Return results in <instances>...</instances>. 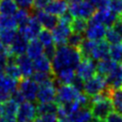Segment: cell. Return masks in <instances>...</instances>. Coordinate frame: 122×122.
I'll use <instances>...</instances> for the list:
<instances>
[{
    "instance_id": "obj_2",
    "label": "cell",
    "mask_w": 122,
    "mask_h": 122,
    "mask_svg": "<svg viewBox=\"0 0 122 122\" xmlns=\"http://www.w3.org/2000/svg\"><path fill=\"white\" fill-rule=\"evenodd\" d=\"M90 110L93 119L96 122L106 121V118L113 110L112 102L111 100L108 88L103 93L92 98Z\"/></svg>"
},
{
    "instance_id": "obj_15",
    "label": "cell",
    "mask_w": 122,
    "mask_h": 122,
    "mask_svg": "<svg viewBox=\"0 0 122 122\" xmlns=\"http://www.w3.org/2000/svg\"><path fill=\"white\" fill-rule=\"evenodd\" d=\"M106 26L102 24H94V25H89L87 28L85 33V37L88 40L92 41H99L102 40L105 37L106 33Z\"/></svg>"
},
{
    "instance_id": "obj_31",
    "label": "cell",
    "mask_w": 122,
    "mask_h": 122,
    "mask_svg": "<svg viewBox=\"0 0 122 122\" xmlns=\"http://www.w3.org/2000/svg\"><path fill=\"white\" fill-rule=\"evenodd\" d=\"M17 22L13 15L0 14V30H16Z\"/></svg>"
},
{
    "instance_id": "obj_10",
    "label": "cell",
    "mask_w": 122,
    "mask_h": 122,
    "mask_svg": "<svg viewBox=\"0 0 122 122\" xmlns=\"http://www.w3.org/2000/svg\"><path fill=\"white\" fill-rule=\"evenodd\" d=\"M28 41L29 40L25 36L17 32L11 45L6 49L7 54L9 56H15V57L25 54V52H27V49L29 45Z\"/></svg>"
},
{
    "instance_id": "obj_23",
    "label": "cell",
    "mask_w": 122,
    "mask_h": 122,
    "mask_svg": "<svg viewBox=\"0 0 122 122\" xmlns=\"http://www.w3.org/2000/svg\"><path fill=\"white\" fill-rule=\"evenodd\" d=\"M59 104L56 101L49 103H39L36 105V113L38 115L44 114H56L58 113Z\"/></svg>"
},
{
    "instance_id": "obj_50",
    "label": "cell",
    "mask_w": 122,
    "mask_h": 122,
    "mask_svg": "<svg viewBox=\"0 0 122 122\" xmlns=\"http://www.w3.org/2000/svg\"><path fill=\"white\" fill-rule=\"evenodd\" d=\"M112 28L122 36V18H121L120 16L117 17V19H116V21L114 22Z\"/></svg>"
},
{
    "instance_id": "obj_54",
    "label": "cell",
    "mask_w": 122,
    "mask_h": 122,
    "mask_svg": "<svg viewBox=\"0 0 122 122\" xmlns=\"http://www.w3.org/2000/svg\"><path fill=\"white\" fill-rule=\"evenodd\" d=\"M78 1H80V0H67V2H69L70 4H72V3H76V2H78Z\"/></svg>"
},
{
    "instance_id": "obj_55",
    "label": "cell",
    "mask_w": 122,
    "mask_h": 122,
    "mask_svg": "<svg viewBox=\"0 0 122 122\" xmlns=\"http://www.w3.org/2000/svg\"><path fill=\"white\" fill-rule=\"evenodd\" d=\"M118 16H120V17H121V18H122V13H121V14H120V15H118Z\"/></svg>"
},
{
    "instance_id": "obj_20",
    "label": "cell",
    "mask_w": 122,
    "mask_h": 122,
    "mask_svg": "<svg viewBox=\"0 0 122 122\" xmlns=\"http://www.w3.org/2000/svg\"><path fill=\"white\" fill-rule=\"evenodd\" d=\"M68 118L71 122H96L91 113L90 108L85 107H81Z\"/></svg>"
},
{
    "instance_id": "obj_7",
    "label": "cell",
    "mask_w": 122,
    "mask_h": 122,
    "mask_svg": "<svg viewBox=\"0 0 122 122\" xmlns=\"http://www.w3.org/2000/svg\"><path fill=\"white\" fill-rule=\"evenodd\" d=\"M18 90L22 92L24 98L29 102L36 101L38 85L35 81L30 78H23L18 82Z\"/></svg>"
},
{
    "instance_id": "obj_25",
    "label": "cell",
    "mask_w": 122,
    "mask_h": 122,
    "mask_svg": "<svg viewBox=\"0 0 122 122\" xmlns=\"http://www.w3.org/2000/svg\"><path fill=\"white\" fill-rule=\"evenodd\" d=\"M33 68L36 71H44V72H53L51 60L44 54L40 55L33 61Z\"/></svg>"
},
{
    "instance_id": "obj_1",
    "label": "cell",
    "mask_w": 122,
    "mask_h": 122,
    "mask_svg": "<svg viewBox=\"0 0 122 122\" xmlns=\"http://www.w3.org/2000/svg\"><path fill=\"white\" fill-rule=\"evenodd\" d=\"M81 60L82 57L78 49L70 47L68 45L57 47L56 53L51 60L52 71L55 74L65 69L76 70Z\"/></svg>"
},
{
    "instance_id": "obj_28",
    "label": "cell",
    "mask_w": 122,
    "mask_h": 122,
    "mask_svg": "<svg viewBox=\"0 0 122 122\" xmlns=\"http://www.w3.org/2000/svg\"><path fill=\"white\" fill-rule=\"evenodd\" d=\"M75 75H76L75 70H72V69H65L55 73L56 80L60 84H70V85L71 84Z\"/></svg>"
},
{
    "instance_id": "obj_32",
    "label": "cell",
    "mask_w": 122,
    "mask_h": 122,
    "mask_svg": "<svg viewBox=\"0 0 122 122\" xmlns=\"http://www.w3.org/2000/svg\"><path fill=\"white\" fill-rule=\"evenodd\" d=\"M88 27H89V21L87 19L79 18V17H74L71 24V31L75 32V33L85 32Z\"/></svg>"
},
{
    "instance_id": "obj_30",
    "label": "cell",
    "mask_w": 122,
    "mask_h": 122,
    "mask_svg": "<svg viewBox=\"0 0 122 122\" xmlns=\"http://www.w3.org/2000/svg\"><path fill=\"white\" fill-rule=\"evenodd\" d=\"M95 43H96V41H92V40H88V39L83 40L80 47L78 48V51L81 54L82 59L92 58V50L95 46Z\"/></svg>"
},
{
    "instance_id": "obj_27",
    "label": "cell",
    "mask_w": 122,
    "mask_h": 122,
    "mask_svg": "<svg viewBox=\"0 0 122 122\" xmlns=\"http://www.w3.org/2000/svg\"><path fill=\"white\" fill-rule=\"evenodd\" d=\"M33 81L37 84L43 85L48 83H53L55 81V74L53 72H44V71H35L30 76Z\"/></svg>"
},
{
    "instance_id": "obj_12",
    "label": "cell",
    "mask_w": 122,
    "mask_h": 122,
    "mask_svg": "<svg viewBox=\"0 0 122 122\" xmlns=\"http://www.w3.org/2000/svg\"><path fill=\"white\" fill-rule=\"evenodd\" d=\"M55 99H56V87L54 85V82L40 85L36 97L38 103L53 102L55 101Z\"/></svg>"
},
{
    "instance_id": "obj_58",
    "label": "cell",
    "mask_w": 122,
    "mask_h": 122,
    "mask_svg": "<svg viewBox=\"0 0 122 122\" xmlns=\"http://www.w3.org/2000/svg\"><path fill=\"white\" fill-rule=\"evenodd\" d=\"M121 63H122V62H121Z\"/></svg>"
},
{
    "instance_id": "obj_47",
    "label": "cell",
    "mask_w": 122,
    "mask_h": 122,
    "mask_svg": "<svg viewBox=\"0 0 122 122\" xmlns=\"http://www.w3.org/2000/svg\"><path fill=\"white\" fill-rule=\"evenodd\" d=\"M72 20H73V16L70 12H65L64 14L60 15V17L58 18V22L59 23L67 24V25H71Z\"/></svg>"
},
{
    "instance_id": "obj_17",
    "label": "cell",
    "mask_w": 122,
    "mask_h": 122,
    "mask_svg": "<svg viewBox=\"0 0 122 122\" xmlns=\"http://www.w3.org/2000/svg\"><path fill=\"white\" fill-rule=\"evenodd\" d=\"M92 58L93 60H102L110 58V45L106 40L102 39L96 41L92 52Z\"/></svg>"
},
{
    "instance_id": "obj_21",
    "label": "cell",
    "mask_w": 122,
    "mask_h": 122,
    "mask_svg": "<svg viewBox=\"0 0 122 122\" xmlns=\"http://www.w3.org/2000/svg\"><path fill=\"white\" fill-rule=\"evenodd\" d=\"M116 65L117 63L111 58L98 60V62L96 63V74L106 78V76L115 68Z\"/></svg>"
},
{
    "instance_id": "obj_5",
    "label": "cell",
    "mask_w": 122,
    "mask_h": 122,
    "mask_svg": "<svg viewBox=\"0 0 122 122\" xmlns=\"http://www.w3.org/2000/svg\"><path fill=\"white\" fill-rule=\"evenodd\" d=\"M81 93L82 92H79L70 84H60L56 88L55 101L58 104H65L68 102H72V101L77 100Z\"/></svg>"
},
{
    "instance_id": "obj_4",
    "label": "cell",
    "mask_w": 122,
    "mask_h": 122,
    "mask_svg": "<svg viewBox=\"0 0 122 122\" xmlns=\"http://www.w3.org/2000/svg\"><path fill=\"white\" fill-rule=\"evenodd\" d=\"M95 10H96L95 7L92 3L85 0L84 1L80 0L76 3H72L69 5V12L73 17L88 19L92 16Z\"/></svg>"
},
{
    "instance_id": "obj_52",
    "label": "cell",
    "mask_w": 122,
    "mask_h": 122,
    "mask_svg": "<svg viewBox=\"0 0 122 122\" xmlns=\"http://www.w3.org/2000/svg\"><path fill=\"white\" fill-rule=\"evenodd\" d=\"M0 122H16V119L15 118H9V117L0 116Z\"/></svg>"
},
{
    "instance_id": "obj_53",
    "label": "cell",
    "mask_w": 122,
    "mask_h": 122,
    "mask_svg": "<svg viewBox=\"0 0 122 122\" xmlns=\"http://www.w3.org/2000/svg\"><path fill=\"white\" fill-rule=\"evenodd\" d=\"M57 122H71L68 117H57Z\"/></svg>"
},
{
    "instance_id": "obj_6",
    "label": "cell",
    "mask_w": 122,
    "mask_h": 122,
    "mask_svg": "<svg viewBox=\"0 0 122 122\" xmlns=\"http://www.w3.org/2000/svg\"><path fill=\"white\" fill-rule=\"evenodd\" d=\"M41 30H42L41 24L39 23L35 15H31L25 25L19 26L18 32L30 41V40L36 39V37L38 36Z\"/></svg>"
},
{
    "instance_id": "obj_19",
    "label": "cell",
    "mask_w": 122,
    "mask_h": 122,
    "mask_svg": "<svg viewBox=\"0 0 122 122\" xmlns=\"http://www.w3.org/2000/svg\"><path fill=\"white\" fill-rule=\"evenodd\" d=\"M18 108H19V105L11 99L6 102L0 103V116L16 119Z\"/></svg>"
},
{
    "instance_id": "obj_43",
    "label": "cell",
    "mask_w": 122,
    "mask_h": 122,
    "mask_svg": "<svg viewBox=\"0 0 122 122\" xmlns=\"http://www.w3.org/2000/svg\"><path fill=\"white\" fill-rule=\"evenodd\" d=\"M10 99L13 100L14 102H16L17 104H21V103L25 102V101H24L25 98H24L22 92L18 90V88H17L15 91H13V92H11V94H10Z\"/></svg>"
},
{
    "instance_id": "obj_48",
    "label": "cell",
    "mask_w": 122,
    "mask_h": 122,
    "mask_svg": "<svg viewBox=\"0 0 122 122\" xmlns=\"http://www.w3.org/2000/svg\"><path fill=\"white\" fill-rule=\"evenodd\" d=\"M17 6H19L21 9H27L30 10L33 6L34 0H14Z\"/></svg>"
},
{
    "instance_id": "obj_41",
    "label": "cell",
    "mask_w": 122,
    "mask_h": 122,
    "mask_svg": "<svg viewBox=\"0 0 122 122\" xmlns=\"http://www.w3.org/2000/svg\"><path fill=\"white\" fill-rule=\"evenodd\" d=\"M84 84H85V81H83L80 77H78L77 75H75V77L72 80V82H71V85L75 90H77L79 92H82L83 93V92H84Z\"/></svg>"
},
{
    "instance_id": "obj_8",
    "label": "cell",
    "mask_w": 122,
    "mask_h": 122,
    "mask_svg": "<svg viewBox=\"0 0 122 122\" xmlns=\"http://www.w3.org/2000/svg\"><path fill=\"white\" fill-rule=\"evenodd\" d=\"M36 117V105L32 102L27 101L19 105L16 114V122H31L35 120Z\"/></svg>"
},
{
    "instance_id": "obj_3",
    "label": "cell",
    "mask_w": 122,
    "mask_h": 122,
    "mask_svg": "<svg viewBox=\"0 0 122 122\" xmlns=\"http://www.w3.org/2000/svg\"><path fill=\"white\" fill-rule=\"evenodd\" d=\"M106 90H107V84L105 77L95 74L92 78L85 82L83 93L90 98H93L103 93Z\"/></svg>"
},
{
    "instance_id": "obj_44",
    "label": "cell",
    "mask_w": 122,
    "mask_h": 122,
    "mask_svg": "<svg viewBox=\"0 0 122 122\" xmlns=\"http://www.w3.org/2000/svg\"><path fill=\"white\" fill-rule=\"evenodd\" d=\"M52 0H34L32 8L35 10H42L43 9H46V7L51 2Z\"/></svg>"
},
{
    "instance_id": "obj_46",
    "label": "cell",
    "mask_w": 122,
    "mask_h": 122,
    "mask_svg": "<svg viewBox=\"0 0 122 122\" xmlns=\"http://www.w3.org/2000/svg\"><path fill=\"white\" fill-rule=\"evenodd\" d=\"M105 122H122V114L117 112H112L106 118Z\"/></svg>"
},
{
    "instance_id": "obj_26",
    "label": "cell",
    "mask_w": 122,
    "mask_h": 122,
    "mask_svg": "<svg viewBox=\"0 0 122 122\" xmlns=\"http://www.w3.org/2000/svg\"><path fill=\"white\" fill-rule=\"evenodd\" d=\"M111 100L112 102L115 112L122 114V88L119 89H108Z\"/></svg>"
},
{
    "instance_id": "obj_57",
    "label": "cell",
    "mask_w": 122,
    "mask_h": 122,
    "mask_svg": "<svg viewBox=\"0 0 122 122\" xmlns=\"http://www.w3.org/2000/svg\"><path fill=\"white\" fill-rule=\"evenodd\" d=\"M31 122H33V121H31Z\"/></svg>"
},
{
    "instance_id": "obj_35",
    "label": "cell",
    "mask_w": 122,
    "mask_h": 122,
    "mask_svg": "<svg viewBox=\"0 0 122 122\" xmlns=\"http://www.w3.org/2000/svg\"><path fill=\"white\" fill-rule=\"evenodd\" d=\"M110 58L116 63L122 62V43L110 46Z\"/></svg>"
},
{
    "instance_id": "obj_45",
    "label": "cell",
    "mask_w": 122,
    "mask_h": 122,
    "mask_svg": "<svg viewBox=\"0 0 122 122\" xmlns=\"http://www.w3.org/2000/svg\"><path fill=\"white\" fill-rule=\"evenodd\" d=\"M91 2L95 7L96 10H99V9H107V8H109L111 0H91Z\"/></svg>"
},
{
    "instance_id": "obj_22",
    "label": "cell",
    "mask_w": 122,
    "mask_h": 122,
    "mask_svg": "<svg viewBox=\"0 0 122 122\" xmlns=\"http://www.w3.org/2000/svg\"><path fill=\"white\" fill-rule=\"evenodd\" d=\"M18 87V81L12 79L5 72L0 73V91L9 92L11 94L13 91H15Z\"/></svg>"
},
{
    "instance_id": "obj_16",
    "label": "cell",
    "mask_w": 122,
    "mask_h": 122,
    "mask_svg": "<svg viewBox=\"0 0 122 122\" xmlns=\"http://www.w3.org/2000/svg\"><path fill=\"white\" fill-rule=\"evenodd\" d=\"M35 16L41 26L46 30H53L58 24V18L55 15L47 12L46 10H37Z\"/></svg>"
},
{
    "instance_id": "obj_49",
    "label": "cell",
    "mask_w": 122,
    "mask_h": 122,
    "mask_svg": "<svg viewBox=\"0 0 122 122\" xmlns=\"http://www.w3.org/2000/svg\"><path fill=\"white\" fill-rule=\"evenodd\" d=\"M8 64V54L6 51L0 52V73L5 71V69Z\"/></svg>"
},
{
    "instance_id": "obj_40",
    "label": "cell",
    "mask_w": 122,
    "mask_h": 122,
    "mask_svg": "<svg viewBox=\"0 0 122 122\" xmlns=\"http://www.w3.org/2000/svg\"><path fill=\"white\" fill-rule=\"evenodd\" d=\"M34 122H57V115L56 114H44L38 115Z\"/></svg>"
},
{
    "instance_id": "obj_9",
    "label": "cell",
    "mask_w": 122,
    "mask_h": 122,
    "mask_svg": "<svg viewBox=\"0 0 122 122\" xmlns=\"http://www.w3.org/2000/svg\"><path fill=\"white\" fill-rule=\"evenodd\" d=\"M75 73L83 81H88L96 74V64H94L93 59H82L75 70Z\"/></svg>"
},
{
    "instance_id": "obj_39",
    "label": "cell",
    "mask_w": 122,
    "mask_h": 122,
    "mask_svg": "<svg viewBox=\"0 0 122 122\" xmlns=\"http://www.w3.org/2000/svg\"><path fill=\"white\" fill-rule=\"evenodd\" d=\"M109 9L117 15L122 13V0H111Z\"/></svg>"
},
{
    "instance_id": "obj_29",
    "label": "cell",
    "mask_w": 122,
    "mask_h": 122,
    "mask_svg": "<svg viewBox=\"0 0 122 122\" xmlns=\"http://www.w3.org/2000/svg\"><path fill=\"white\" fill-rule=\"evenodd\" d=\"M17 10H18V6L14 0H1L0 1V14L14 15Z\"/></svg>"
},
{
    "instance_id": "obj_18",
    "label": "cell",
    "mask_w": 122,
    "mask_h": 122,
    "mask_svg": "<svg viewBox=\"0 0 122 122\" xmlns=\"http://www.w3.org/2000/svg\"><path fill=\"white\" fill-rule=\"evenodd\" d=\"M69 8V4L67 0H52L47 7H46V11L55 15V16H60L67 12V10Z\"/></svg>"
},
{
    "instance_id": "obj_14",
    "label": "cell",
    "mask_w": 122,
    "mask_h": 122,
    "mask_svg": "<svg viewBox=\"0 0 122 122\" xmlns=\"http://www.w3.org/2000/svg\"><path fill=\"white\" fill-rule=\"evenodd\" d=\"M15 63L19 67L23 78H30L32 75L33 70H34L33 62L28 55L23 54V55L17 56L15 58Z\"/></svg>"
},
{
    "instance_id": "obj_51",
    "label": "cell",
    "mask_w": 122,
    "mask_h": 122,
    "mask_svg": "<svg viewBox=\"0 0 122 122\" xmlns=\"http://www.w3.org/2000/svg\"><path fill=\"white\" fill-rule=\"evenodd\" d=\"M10 99V93L3 92V91H0V103L6 102V101H8Z\"/></svg>"
},
{
    "instance_id": "obj_13",
    "label": "cell",
    "mask_w": 122,
    "mask_h": 122,
    "mask_svg": "<svg viewBox=\"0 0 122 122\" xmlns=\"http://www.w3.org/2000/svg\"><path fill=\"white\" fill-rule=\"evenodd\" d=\"M105 79L108 89L122 88V63H117L115 68L106 76Z\"/></svg>"
},
{
    "instance_id": "obj_42",
    "label": "cell",
    "mask_w": 122,
    "mask_h": 122,
    "mask_svg": "<svg viewBox=\"0 0 122 122\" xmlns=\"http://www.w3.org/2000/svg\"><path fill=\"white\" fill-rule=\"evenodd\" d=\"M56 50H57V47L55 44L53 45H51V46H48V47H45L44 48V55H46L50 60H52V58L54 57L55 53H56Z\"/></svg>"
},
{
    "instance_id": "obj_24",
    "label": "cell",
    "mask_w": 122,
    "mask_h": 122,
    "mask_svg": "<svg viewBox=\"0 0 122 122\" xmlns=\"http://www.w3.org/2000/svg\"><path fill=\"white\" fill-rule=\"evenodd\" d=\"M43 53H44V46L39 40L33 39L29 42L28 49H27V55L30 59L34 60L40 55H42Z\"/></svg>"
},
{
    "instance_id": "obj_37",
    "label": "cell",
    "mask_w": 122,
    "mask_h": 122,
    "mask_svg": "<svg viewBox=\"0 0 122 122\" xmlns=\"http://www.w3.org/2000/svg\"><path fill=\"white\" fill-rule=\"evenodd\" d=\"M38 39H39V41L42 43V45L44 46V48L54 44L53 37H52V33H51L49 30H46V29H45V30H42L40 31V33L38 34Z\"/></svg>"
},
{
    "instance_id": "obj_56",
    "label": "cell",
    "mask_w": 122,
    "mask_h": 122,
    "mask_svg": "<svg viewBox=\"0 0 122 122\" xmlns=\"http://www.w3.org/2000/svg\"><path fill=\"white\" fill-rule=\"evenodd\" d=\"M85 1H88V0H85Z\"/></svg>"
},
{
    "instance_id": "obj_33",
    "label": "cell",
    "mask_w": 122,
    "mask_h": 122,
    "mask_svg": "<svg viewBox=\"0 0 122 122\" xmlns=\"http://www.w3.org/2000/svg\"><path fill=\"white\" fill-rule=\"evenodd\" d=\"M16 34H17L16 30H0V41L3 43V45L6 48H8L13 42Z\"/></svg>"
},
{
    "instance_id": "obj_36",
    "label": "cell",
    "mask_w": 122,
    "mask_h": 122,
    "mask_svg": "<svg viewBox=\"0 0 122 122\" xmlns=\"http://www.w3.org/2000/svg\"><path fill=\"white\" fill-rule=\"evenodd\" d=\"M13 16H14L18 26H22V25H25L28 22V20L30 17V14L29 10H27V9H19V10H17V11L14 13Z\"/></svg>"
},
{
    "instance_id": "obj_59",
    "label": "cell",
    "mask_w": 122,
    "mask_h": 122,
    "mask_svg": "<svg viewBox=\"0 0 122 122\" xmlns=\"http://www.w3.org/2000/svg\"><path fill=\"white\" fill-rule=\"evenodd\" d=\"M0 1H1V0H0Z\"/></svg>"
},
{
    "instance_id": "obj_38",
    "label": "cell",
    "mask_w": 122,
    "mask_h": 122,
    "mask_svg": "<svg viewBox=\"0 0 122 122\" xmlns=\"http://www.w3.org/2000/svg\"><path fill=\"white\" fill-rule=\"evenodd\" d=\"M84 40V36L82 33H75V32H71V34L69 36L68 40H67V45L75 49H78L81 45V43Z\"/></svg>"
},
{
    "instance_id": "obj_11",
    "label": "cell",
    "mask_w": 122,
    "mask_h": 122,
    "mask_svg": "<svg viewBox=\"0 0 122 122\" xmlns=\"http://www.w3.org/2000/svg\"><path fill=\"white\" fill-rule=\"evenodd\" d=\"M71 25H67V24H62L59 23L57 24V26L52 30V37H53V41L54 44L56 45V47H60V46H64L67 44V40L69 38V36L71 34Z\"/></svg>"
},
{
    "instance_id": "obj_34",
    "label": "cell",
    "mask_w": 122,
    "mask_h": 122,
    "mask_svg": "<svg viewBox=\"0 0 122 122\" xmlns=\"http://www.w3.org/2000/svg\"><path fill=\"white\" fill-rule=\"evenodd\" d=\"M105 38H106V41L111 45H116V44L122 43V36L112 27L107 28Z\"/></svg>"
}]
</instances>
